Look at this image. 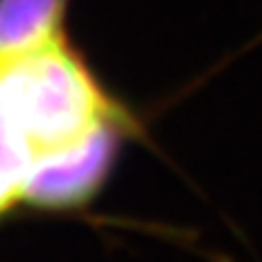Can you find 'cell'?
I'll use <instances>...</instances> for the list:
<instances>
[{"label": "cell", "instance_id": "cell-1", "mask_svg": "<svg viewBox=\"0 0 262 262\" xmlns=\"http://www.w3.org/2000/svg\"><path fill=\"white\" fill-rule=\"evenodd\" d=\"M0 80L37 156L71 146L119 117V107L63 37L3 61Z\"/></svg>", "mask_w": 262, "mask_h": 262}, {"label": "cell", "instance_id": "cell-3", "mask_svg": "<svg viewBox=\"0 0 262 262\" xmlns=\"http://www.w3.org/2000/svg\"><path fill=\"white\" fill-rule=\"evenodd\" d=\"M66 0H0V63L61 37Z\"/></svg>", "mask_w": 262, "mask_h": 262}, {"label": "cell", "instance_id": "cell-4", "mask_svg": "<svg viewBox=\"0 0 262 262\" xmlns=\"http://www.w3.org/2000/svg\"><path fill=\"white\" fill-rule=\"evenodd\" d=\"M37 153L17 119L5 85L0 80V214L19 202L25 194L27 175Z\"/></svg>", "mask_w": 262, "mask_h": 262}, {"label": "cell", "instance_id": "cell-2", "mask_svg": "<svg viewBox=\"0 0 262 262\" xmlns=\"http://www.w3.org/2000/svg\"><path fill=\"white\" fill-rule=\"evenodd\" d=\"M122 119L119 114L71 146L37 156L22 199L41 209H71L93 199L114 165Z\"/></svg>", "mask_w": 262, "mask_h": 262}]
</instances>
